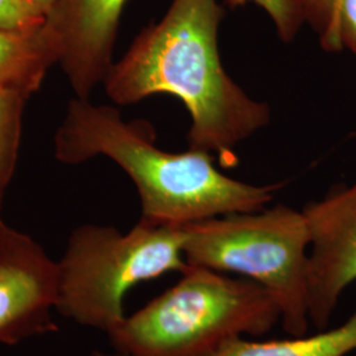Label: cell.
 <instances>
[{"label": "cell", "instance_id": "cell-15", "mask_svg": "<svg viewBox=\"0 0 356 356\" xmlns=\"http://www.w3.org/2000/svg\"><path fill=\"white\" fill-rule=\"evenodd\" d=\"M24 1L28 6H31L36 13L47 17V15L51 13V10L57 0H24Z\"/></svg>", "mask_w": 356, "mask_h": 356}, {"label": "cell", "instance_id": "cell-6", "mask_svg": "<svg viewBox=\"0 0 356 356\" xmlns=\"http://www.w3.org/2000/svg\"><path fill=\"white\" fill-rule=\"evenodd\" d=\"M57 261L0 219V346L57 331Z\"/></svg>", "mask_w": 356, "mask_h": 356}, {"label": "cell", "instance_id": "cell-2", "mask_svg": "<svg viewBox=\"0 0 356 356\" xmlns=\"http://www.w3.org/2000/svg\"><path fill=\"white\" fill-rule=\"evenodd\" d=\"M54 156L67 165L104 156L120 166L139 193L141 218L160 226L195 222L267 207L284 184L254 185L229 177L214 156L172 153L156 147L152 126L127 122L118 108L74 98L54 135Z\"/></svg>", "mask_w": 356, "mask_h": 356}, {"label": "cell", "instance_id": "cell-1", "mask_svg": "<svg viewBox=\"0 0 356 356\" xmlns=\"http://www.w3.org/2000/svg\"><path fill=\"white\" fill-rule=\"evenodd\" d=\"M223 16L218 0H173L113 64L103 88L120 106L156 94L176 97L191 116L189 149L235 165L236 148L267 127L272 113L225 70L218 47Z\"/></svg>", "mask_w": 356, "mask_h": 356}, {"label": "cell", "instance_id": "cell-5", "mask_svg": "<svg viewBox=\"0 0 356 356\" xmlns=\"http://www.w3.org/2000/svg\"><path fill=\"white\" fill-rule=\"evenodd\" d=\"M184 229L189 266L254 281L277 302L288 337L307 334L310 234L302 210L276 204L210 218Z\"/></svg>", "mask_w": 356, "mask_h": 356}, {"label": "cell", "instance_id": "cell-10", "mask_svg": "<svg viewBox=\"0 0 356 356\" xmlns=\"http://www.w3.org/2000/svg\"><path fill=\"white\" fill-rule=\"evenodd\" d=\"M356 350V307L351 317L331 330L314 335L288 337L275 341H248L239 338L214 356H347ZM90 356H120L92 351Z\"/></svg>", "mask_w": 356, "mask_h": 356}, {"label": "cell", "instance_id": "cell-14", "mask_svg": "<svg viewBox=\"0 0 356 356\" xmlns=\"http://www.w3.org/2000/svg\"><path fill=\"white\" fill-rule=\"evenodd\" d=\"M335 20L342 51L356 58V0H337Z\"/></svg>", "mask_w": 356, "mask_h": 356}, {"label": "cell", "instance_id": "cell-9", "mask_svg": "<svg viewBox=\"0 0 356 356\" xmlns=\"http://www.w3.org/2000/svg\"><path fill=\"white\" fill-rule=\"evenodd\" d=\"M56 64L57 54L42 28L36 32L0 28V90L32 95Z\"/></svg>", "mask_w": 356, "mask_h": 356}, {"label": "cell", "instance_id": "cell-8", "mask_svg": "<svg viewBox=\"0 0 356 356\" xmlns=\"http://www.w3.org/2000/svg\"><path fill=\"white\" fill-rule=\"evenodd\" d=\"M127 0H57L42 31L76 98L90 99L114 64L115 41Z\"/></svg>", "mask_w": 356, "mask_h": 356}, {"label": "cell", "instance_id": "cell-7", "mask_svg": "<svg viewBox=\"0 0 356 356\" xmlns=\"http://www.w3.org/2000/svg\"><path fill=\"white\" fill-rule=\"evenodd\" d=\"M310 234L307 306L318 331L327 330L347 286L356 281V182L302 209Z\"/></svg>", "mask_w": 356, "mask_h": 356}, {"label": "cell", "instance_id": "cell-4", "mask_svg": "<svg viewBox=\"0 0 356 356\" xmlns=\"http://www.w3.org/2000/svg\"><path fill=\"white\" fill-rule=\"evenodd\" d=\"M184 244V227L143 219L126 234L101 225L76 227L57 261V314L107 335L126 318L124 298L134 286L189 267Z\"/></svg>", "mask_w": 356, "mask_h": 356}, {"label": "cell", "instance_id": "cell-12", "mask_svg": "<svg viewBox=\"0 0 356 356\" xmlns=\"http://www.w3.org/2000/svg\"><path fill=\"white\" fill-rule=\"evenodd\" d=\"M226 3L232 8L250 3L259 6L267 13L284 42H292L306 24L302 0H226Z\"/></svg>", "mask_w": 356, "mask_h": 356}, {"label": "cell", "instance_id": "cell-13", "mask_svg": "<svg viewBox=\"0 0 356 356\" xmlns=\"http://www.w3.org/2000/svg\"><path fill=\"white\" fill-rule=\"evenodd\" d=\"M45 23V17L36 13L24 0H0V28L36 32Z\"/></svg>", "mask_w": 356, "mask_h": 356}, {"label": "cell", "instance_id": "cell-11", "mask_svg": "<svg viewBox=\"0 0 356 356\" xmlns=\"http://www.w3.org/2000/svg\"><path fill=\"white\" fill-rule=\"evenodd\" d=\"M29 98L23 91L0 90V209L17 163L24 107Z\"/></svg>", "mask_w": 356, "mask_h": 356}, {"label": "cell", "instance_id": "cell-3", "mask_svg": "<svg viewBox=\"0 0 356 356\" xmlns=\"http://www.w3.org/2000/svg\"><path fill=\"white\" fill-rule=\"evenodd\" d=\"M281 322L269 293L247 279L189 266L179 280L107 334L120 356H214Z\"/></svg>", "mask_w": 356, "mask_h": 356}]
</instances>
